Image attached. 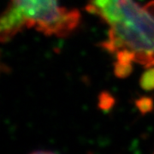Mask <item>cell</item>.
I'll use <instances>...</instances> for the list:
<instances>
[{
    "mask_svg": "<svg viewBox=\"0 0 154 154\" xmlns=\"http://www.w3.org/2000/svg\"><path fill=\"white\" fill-rule=\"evenodd\" d=\"M86 9L110 26L104 49L110 53L126 50L134 62L154 66V1L141 7L134 0H89Z\"/></svg>",
    "mask_w": 154,
    "mask_h": 154,
    "instance_id": "obj_1",
    "label": "cell"
},
{
    "mask_svg": "<svg viewBox=\"0 0 154 154\" xmlns=\"http://www.w3.org/2000/svg\"><path fill=\"white\" fill-rule=\"evenodd\" d=\"M81 14L59 5V0H10L0 13V42H7L25 28L47 36L66 37L78 27Z\"/></svg>",
    "mask_w": 154,
    "mask_h": 154,
    "instance_id": "obj_2",
    "label": "cell"
},
{
    "mask_svg": "<svg viewBox=\"0 0 154 154\" xmlns=\"http://www.w3.org/2000/svg\"><path fill=\"white\" fill-rule=\"evenodd\" d=\"M133 70L132 63L128 62H122V61L116 60L114 66V73L116 76L118 78H126L128 77Z\"/></svg>",
    "mask_w": 154,
    "mask_h": 154,
    "instance_id": "obj_3",
    "label": "cell"
},
{
    "mask_svg": "<svg viewBox=\"0 0 154 154\" xmlns=\"http://www.w3.org/2000/svg\"><path fill=\"white\" fill-rule=\"evenodd\" d=\"M140 87L144 90L150 91L154 89V67H148V69L144 72L140 81Z\"/></svg>",
    "mask_w": 154,
    "mask_h": 154,
    "instance_id": "obj_4",
    "label": "cell"
},
{
    "mask_svg": "<svg viewBox=\"0 0 154 154\" xmlns=\"http://www.w3.org/2000/svg\"><path fill=\"white\" fill-rule=\"evenodd\" d=\"M136 106L142 114H146L153 109V100L149 97H141L136 101Z\"/></svg>",
    "mask_w": 154,
    "mask_h": 154,
    "instance_id": "obj_5",
    "label": "cell"
},
{
    "mask_svg": "<svg viewBox=\"0 0 154 154\" xmlns=\"http://www.w3.org/2000/svg\"><path fill=\"white\" fill-rule=\"evenodd\" d=\"M114 105V99L109 93H102L99 96V106L104 110H110Z\"/></svg>",
    "mask_w": 154,
    "mask_h": 154,
    "instance_id": "obj_6",
    "label": "cell"
}]
</instances>
